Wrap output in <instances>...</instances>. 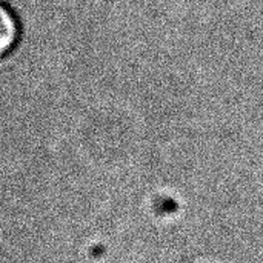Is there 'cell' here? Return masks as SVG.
<instances>
[{
	"mask_svg": "<svg viewBox=\"0 0 263 263\" xmlns=\"http://www.w3.org/2000/svg\"><path fill=\"white\" fill-rule=\"evenodd\" d=\"M17 39V23L11 11L0 3V57L11 51Z\"/></svg>",
	"mask_w": 263,
	"mask_h": 263,
	"instance_id": "6da1fadb",
	"label": "cell"
}]
</instances>
